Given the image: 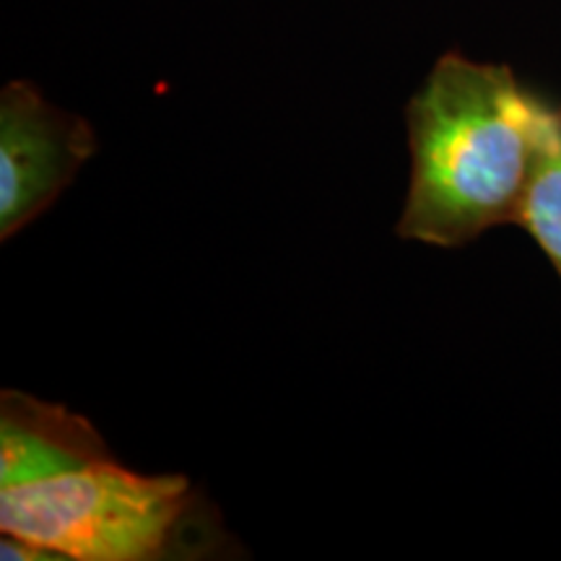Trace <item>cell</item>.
Masks as SVG:
<instances>
[{
  "instance_id": "277c9868",
  "label": "cell",
  "mask_w": 561,
  "mask_h": 561,
  "mask_svg": "<svg viewBox=\"0 0 561 561\" xmlns=\"http://www.w3.org/2000/svg\"><path fill=\"white\" fill-rule=\"evenodd\" d=\"M517 224L543 250L561 278V107L553 104L546 110L541 144Z\"/></svg>"
},
{
  "instance_id": "7a4b0ae2",
  "label": "cell",
  "mask_w": 561,
  "mask_h": 561,
  "mask_svg": "<svg viewBox=\"0 0 561 561\" xmlns=\"http://www.w3.org/2000/svg\"><path fill=\"white\" fill-rule=\"evenodd\" d=\"M546 110L507 66L442 55L405 104L411 178L398 237L450 250L517 224Z\"/></svg>"
},
{
  "instance_id": "6da1fadb",
  "label": "cell",
  "mask_w": 561,
  "mask_h": 561,
  "mask_svg": "<svg viewBox=\"0 0 561 561\" xmlns=\"http://www.w3.org/2000/svg\"><path fill=\"white\" fill-rule=\"evenodd\" d=\"M193 507L185 476L123 466L81 413L0 392L3 536L60 561H151L167 557Z\"/></svg>"
},
{
  "instance_id": "3957f363",
  "label": "cell",
  "mask_w": 561,
  "mask_h": 561,
  "mask_svg": "<svg viewBox=\"0 0 561 561\" xmlns=\"http://www.w3.org/2000/svg\"><path fill=\"white\" fill-rule=\"evenodd\" d=\"M100 144L76 112L55 107L32 81L0 91V240L50 210Z\"/></svg>"
}]
</instances>
